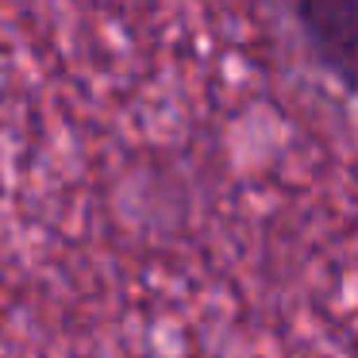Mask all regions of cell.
<instances>
[{
  "label": "cell",
  "mask_w": 358,
  "mask_h": 358,
  "mask_svg": "<svg viewBox=\"0 0 358 358\" xmlns=\"http://www.w3.org/2000/svg\"><path fill=\"white\" fill-rule=\"evenodd\" d=\"M293 16L312 62L358 96V0H293Z\"/></svg>",
  "instance_id": "6da1fadb"
}]
</instances>
